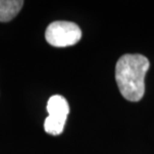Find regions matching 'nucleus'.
<instances>
[{"mask_svg":"<svg viewBox=\"0 0 154 154\" xmlns=\"http://www.w3.org/2000/svg\"><path fill=\"white\" fill-rule=\"evenodd\" d=\"M150 63L142 54H124L115 66V80L120 93L126 100L138 102L145 92V75Z\"/></svg>","mask_w":154,"mask_h":154,"instance_id":"obj_1","label":"nucleus"},{"mask_svg":"<svg viewBox=\"0 0 154 154\" xmlns=\"http://www.w3.org/2000/svg\"><path fill=\"white\" fill-rule=\"evenodd\" d=\"M82 37L80 27L70 21H55L49 24L45 31V39L54 47L75 45Z\"/></svg>","mask_w":154,"mask_h":154,"instance_id":"obj_2","label":"nucleus"},{"mask_svg":"<svg viewBox=\"0 0 154 154\" xmlns=\"http://www.w3.org/2000/svg\"><path fill=\"white\" fill-rule=\"evenodd\" d=\"M47 111L49 116L44 121L46 133L54 136L61 134L69 114V104L67 100L61 95H53L47 102Z\"/></svg>","mask_w":154,"mask_h":154,"instance_id":"obj_3","label":"nucleus"},{"mask_svg":"<svg viewBox=\"0 0 154 154\" xmlns=\"http://www.w3.org/2000/svg\"><path fill=\"white\" fill-rule=\"evenodd\" d=\"M23 4L22 0H0V22H9L16 17Z\"/></svg>","mask_w":154,"mask_h":154,"instance_id":"obj_4","label":"nucleus"}]
</instances>
